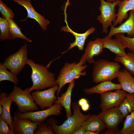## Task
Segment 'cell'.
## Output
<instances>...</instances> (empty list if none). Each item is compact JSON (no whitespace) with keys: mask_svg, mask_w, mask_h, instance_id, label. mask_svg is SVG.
Here are the masks:
<instances>
[{"mask_svg":"<svg viewBox=\"0 0 134 134\" xmlns=\"http://www.w3.org/2000/svg\"><path fill=\"white\" fill-rule=\"evenodd\" d=\"M86 62L80 60L78 63L75 62L72 63L67 62L65 63L56 79V83L59 86L57 92V96H59L62 89L66 84L87 75L86 72H83L87 67V65H84Z\"/></svg>","mask_w":134,"mask_h":134,"instance_id":"obj_3","label":"cell"},{"mask_svg":"<svg viewBox=\"0 0 134 134\" xmlns=\"http://www.w3.org/2000/svg\"><path fill=\"white\" fill-rule=\"evenodd\" d=\"M132 134H134V131H133L132 132Z\"/></svg>","mask_w":134,"mask_h":134,"instance_id":"obj_40","label":"cell"},{"mask_svg":"<svg viewBox=\"0 0 134 134\" xmlns=\"http://www.w3.org/2000/svg\"><path fill=\"white\" fill-rule=\"evenodd\" d=\"M110 32L106 36L110 38L119 33L127 34L128 37H134V10L130 11L128 18L124 23L117 27L112 25Z\"/></svg>","mask_w":134,"mask_h":134,"instance_id":"obj_15","label":"cell"},{"mask_svg":"<svg viewBox=\"0 0 134 134\" xmlns=\"http://www.w3.org/2000/svg\"><path fill=\"white\" fill-rule=\"evenodd\" d=\"M27 45L25 44L16 52L6 58L3 63L7 68L17 76L27 64Z\"/></svg>","mask_w":134,"mask_h":134,"instance_id":"obj_6","label":"cell"},{"mask_svg":"<svg viewBox=\"0 0 134 134\" xmlns=\"http://www.w3.org/2000/svg\"><path fill=\"white\" fill-rule=\"evenodd\" d=\"M65 21L66 23L67 26L63 27L62 28L61 31H64L65 32H69L71 33L74 36L75 40L73 42L69 44L70 45L67 50L62 53V54H63L65 53L75 47H77L79 50H83L86 39L89 35L93 33L95 31V28L94 27H91L85 33L82 34H79L75 32L72 31L69 27L67 21L66 15H65Z\"/></svg>","mask_w":134,"mask_h":134,"instance_id":"obj_14","label":"cell"},{"mask_svg":"<svg viewBox=\"0 0 134 134\" xmlns=\"http://www.w3.org/2000/svg\"><path fill=\"white\" fill-rule=\"evenodd\" d=\"M27 64L32 69L31 78L33 84L28 88L31 92L51 87L57 84L54 74L49 70L47 66L36 63L31 59L28 60Z\"/></svg>","mask_w":134,"mask_h":134,"instance_id":"obj_1","label":"cell"},{"mask_svg":"<svg viewBox=\"0 0 134 134\" xmlns=\"http://www.w3.org/2000/svg\"><path fill=\"white\" fill-rule=\"evenodd\" d=\"M73 114L60 125H57L53 118H50L47 122L52 126L55 134H72L74 131L81 126L82 123L91 115H85L81 111L80 107L78 103H72Z\"/></svg>","mask_w":134,"mask_h":134,"instance_id":"obj_2","label":"cell"},{"mask_svg":"<svg viewBox=\"0 0 134 134\" xmlns=\"http://www.w3.org/2000/svg\"><path fill=\"white\" fill-rule=\"evenodd\" d=\"M58 89V86L57 84L45 90L34 91L32 95L36 104L43 109L50 108L53 105L57 99L55 94Z\"/></svg>","mask_w":134,"mask_h":134,"instance_id":"obj_10","label":"cell"},{"mask_svg":"<svg viewBox=\"0 0 134 134\" xmlns=\"http://www.w3.org/2000/svg\"><path fill=\"white\" fill-rule=\"evenodd\" d=\"M107 129L106 134H116L118 127L124 117L118 107H114L102 111L97 115Z\"/></svg>","mask_w":134,"mask_h":134,"instance_id":"obj_8","label":"cell"},{"mask_svg":"<svg viewBox=\"0 0 134 134\" xmlns=\"http://www.w3.org/2000/svg\"><path fill=\"white\" fill-rule=\"evenodd\" d=\"M75 85V80L71 82L66 92L58 97L54 103L60 104L65 109L67 118L72 115L71 110V96L72 91Z\"/></svg>","mask_w":134,"mask_h":134,"instance_id":"obj_17","label":"cell"},{"mask_svg":"<svg viewBox=\"0 0 134 134\" xmlns=\"http://www.w3.org/2000/svg\"><path fill=\"white\" fill-rule=\"evenodd\" d=\"M101 40L104 48L108 49L116 56H123L127 55L125 51L126 48L117 38L112 39L106 36Z\"/></svg>","mask_w":134,"mask_h":134,"instance_id":"obj_22","label":"cell"},{"mask_svg":"<svg viewBox=\"0 0 134 134\" xmlns=\"http://www.w3.org/2000/svg\"><path fill=\"white\" fill-rule=\"evenodd\" d=\"M98 133L91 131H86L85 134H99Z\"/></svg>","mask_w":134,"mask_h":134,"instance_id":"obj_37","label":"cell"},{"mask_svg":"<svg viewBox=\"0 0 134 134\" xmlns=\"http://www.w3.org/2000/svg\"><path fill=\"white\" fill-rule=\"evenodd\" d=\"M118 107L124 118L134 111V94L128 93Z\"/></svg>","mask_w":134,"mask_h":134,"instance_id":"obj_24","label":"cell"},{"mask_svg":"<svg viewBox=\"0 0 134 134\" xmlns=\"http://www.w3.org/2000/svg\"><path fill=\"white\" fill-rule=\"evenodd\" d=\"M7 68L0 63V82L5 80L9 81L16 85L19 82L17 75L10 71H8Z\"/></svg>","mask_w":134,"mask_h":134,"instance_id":"obj_27","label":"cell"},{"mask_svg":"<svg viewBox=\"0 0 134 134\" xmlns=\"http://www.w3.org/2000/svg\"></svg>","mask_w":134,"mask_h":134,"instance_id":"obj_41","label":"cell"},{"mask_svg":"<svg viewBox=\"0 0 134 134\" xmlns=\"http://www.w3.org/2000/svg\"><path fill=\"white\" fill-rule=\"evenodd\" d=\"M87 103H88V102L87 99L84 98H82L79 100L78 103L81 107L82 105Z\"/></svg>","mask_w":134,"mask_h":134,"instance_id":"obj_35","label":"cell"},{"mask_svg":"<svg viewBox=\"0 0 134 134\" xmlns=\"http://www.w3.org/2000/svg\"><path fill=\"white\" fill-rule=\"evenodd\" d=\"M117 5L119 8L116 18L113 23V25L114 27L121 24L124 20L127 18L129 11L134 10V0H121Z\"/></svg>","mask_w":134,"mask_h":134,"instance_id":"obj_18","label":"cell"},{"mask_svg":"<svg viewBox=\"0 0 134 134\" xmlns=\"http://www.w3.org/2000/svg\"><path fill=\"white\" fill-rule=\"evenodd\" d=\"M115 60L122 63L124 66L125 69L131 74L134 76V53L129 52L127 55L123 56H116Z\"/></svg>","mask_w":134,"mask_h":134,"instance_id":"obj_25","label":"cell"},{"mask_svg":"<svg viewBox=\"0 0 134 134\" xmlns=\"http://www.w3.org/2000/svg\"><path fill=\"white\" fill-rule=\"evenodd\" d=\"M114 36L124 47L134 53V37L125 36L122 33L117 34Z\"/></svg>","mask_w":134,"mask_h":134,"instance_id":"obj_30","label":"cell"},{"mask_svg":"<svg viewBox=\"0 0 134 134\" xmlns=\"http://www.w3.org/2000/svg\"><path fill=\"white\" fill-rule=\"evenodd\" d=\"M0 11L3 17L7 20L14 17V13L2 0H0Z\"/></svg>","mask_w":134,"mask_h":134,"instance_id":"obj_32","label":"cell"},{"mask_svg":"<svg viewBox=\"0 0 134 134\" xmlns=\"http://www.w3.org/2000/svg\"><path fill=\"white\" fill-rule=\"evenodd\" d=\"M121 89L130 94H134V78L126 69L119 71L117 77Z\"/></svg>","mask_w":134,"mask_h":134,"instance_id":"obj_20","label":"cell"},{"mask_svg":"<svg viewBox=\"0 0 134 134\" xmlns=\"http://www.w3.org/2000/svg\"><path fill=\"white\" fill-rule=\"evenodd\" d=\"M13 119L12 130L15 134H34L39 123L33 122L28 118L14 116Z\"/></svg>","mask_w":134,"mask_h":134,"instance_id":"obj_12","label":"cell"},{"mask_svg":"<svg viewBox=\"0 0 134 134\" xmlns=\"http://www.w3.org/2000/svg\"><path fill=\"white\" fill-rule=\"evenodd\" d=\"M86 131L85 128L81 126L75 130L72 134H85Z\"/></svg>","mask_w":134,"mask_h":134,"instance_id":"obj_34","label":"cell"},{"mask_svg":"<svg viewBox=\"0 0 134 134\" xmlns=\"http://www.w3.org/2000/svg\"><path fill=\"white\" fill-rule=\"evenodd\" d=\"M123 90L118 89L105 92L100 95V107L102 111L118 107L128 94Z\"/></svg>","mask_w":134,"mask_h":134,"instance_id":"obj_11","label":"cell"},{"mask_svg":"<svg viewBox=\"0 0 134 134\" xmlns=\"http://www.w3.org/2000/svg\"><path fill=\"white\" fill-rule=\"evenodd\" d=\"M31 92L28 90V88L23 90L15 85L12 91L9 94L20 112L24 113L38 110V107Z\"/></svg>","mask_w":134,"mask_h":134,"instance_id":"obj_5","label":"cell"},{"mask_svg":"<svg viewBox=\"0 0 134 134\" xmlns=\"http://www.w3.org/2000/svg\"><path fill=\"white\" fill-rule=\"evenodd\" d=\"M62 106L60 104L54 103L52 106L41 111H34L24 113L15 111L14 116L19 118H28L35 123L44 122L48 117L52 115L59 116L61 113Z\"/></svg>","mask_w":134,"mask_h":134,"instance_id":"obj_9","label":"cell"},{"mask_svg":"<svg viewBox=\"0 0 134 134\" xmlns=\"http://www.w3.org/2000/svg\"><path fill=\"white\" fill-rule=\"evenodd\" d=\"M94 64L92 76L95 83L111 81L117 78L121 67L118 62L100 59L96 61Z\"/></svg>","mask_w":134,"mask_h":134,"instance_id":"obj_4","label":"cell"},{"mask_svg":"<svg viewBox=\"0 0 134 134\" xmlns=\"http://www.w3.org/2000/svg\"><path fill=\"white\" fill-rule=\"evenodd\" d=\"M53 128L51 125L48 126L47 123L44 122L40 123L38 125L36 130L35 131V134H54Z\"/></svg>","mask_w":134,"mask_h":134,"instance_id":"obj_31","label":"cell"},{"mask_svg":"<svg viewBox=\"0 0 134 134\" xmlns=\"http://www.w3.org/2000/svg\"><path fill=\"white\" fill-rule=\"evenodd\" d=\"M0 39L1 41L12 39L8 21L3 17H0Z\"/></svg>","mask_w":134,"mask_h":134,"instance_id":"obj_29","label":"cell"},{"mask_svg":"<svg viewBox=\"0 0 134 134\" xmlns=\"http://www.w3.org/2000/svg\"><path fill=\"white\" fill-rule=\"evenodd\" d=\"M81 126L84 127L86 131H94L99 134L106 128L103 123L95 114L91 115Z\"/></svg>","mask_w":134,"mask_h":134,"instance_id":"obj_23","label":"cell"},{"mask_svg":"<svg viewBox=\"0 0 134 134\" xmlns=\"http://www.w3.org/2000/svg\"><path fill=\"white\" fill-rule=\"evenodd\" d=\"M2 113V108L1 105L0 104V115H1Z\"/></svg>","mask_w":134,"mask_h":134,"instance_id":"obj_39","label":"cell"},{"mask_svg":"<svg viewBox=\"0 0 134 134\" xmlns=\"http://www.w3.org/2000/svg\"><path fill=\"white\" fill-rule=\"evenodd\" d=\"M81 107L83 111H86L89 109L90 105L88 103H87L82 105Z\"/></svg>","mask_w":134,"mask_h":134,"instance_id":"obj_36","label":"cell"},{"mask_svg":"<svg viewBox=\"0 0 134 134\" xmlns=\"http://www.w3.org/2000/svg\"><path fill=\"white\" fill-rule=\"evenodd\" d=\"M6 121L0 116V134H14Z\"/></svg>","mask_w":134,"mask_h":134,"instance_id":"obj_33","label":"cell"},{"mask_svg":"<svg viewBox=\"0 0 134 134\" xmlns=\"http://www.w3.org/2000/svg\"><path fill=\"white\" fill-rule=\"evenodd\" d=\"M100 5L99 7L100 14L97 18V20L102 26V33L106 34L108 32V28L111 26L116 18L115 7L121 0L110 2L104 0H100Z\"/></svg>","mask_w":134,"mask_h":134,"instance_id":"obj_7","label":"cell"},{"mask_svg":"<svg viewBox=\"0 0 134 134\" xmlns=\"http://www.w3.org/2000/svg\"><path fill=\"white\" fill-rule=\"evenodd\" d=\"M13 102L9 94L1 92L0 95V104L2 108V113L0 115L6 121L10 128L12 130L13 120L10 114V108Z\"/></svg>","mask_w":134,"mask_h":134,"instance_id":"obj_19","label":"cell"},{"mask_svg":"<svg viewBox=\"0 0 134 134\" xmlns=\"http://www.w3.org/2000/svg\"><path fill=\"white\" fill-rule=\"evenodd\" d=\"M123 127L121 130L118 132L117 134H132L134 131V111L126 117Z\"/></svg>","mask_w":134,"mask_h":134,"instance_id":"obj_28","label":"cell"},{"mask_svg":"<svg viewBox=\"0 0 134 134\" xmlns=\"http://www.w3.org/2000/svg\"><path fill=\"white\" fill-rule=\"evenodd\" d=\"M8 21L9 29L12 36V39L14 40L17 38H19L31 42L32 40L28 38L21 32V29L18 26L13 19L7 20Z\"/></svg>","mask_w":134,"mask_h":134,"instance_id":"obj_26","label":"cell"},{"mask_svg":"<svg viewBox=\"0 0 134 134\" xmlns=\"http://www.w3.org/2000/svg\"><path fill=\"white\" fill-rule=\"evenodd\" d=\"M120 85L113 83L111 81L102 82L91 88L84 89L85 92L88 94L98 93L101 95L105 92L114 90L121 89Z\"/></svg>","mask_w":134,"mask_h":134,"instance_id":"obj_21","label":"cell"},{"mask_svg":"<svg viewBox=\"0 0 134 134\" xmlns=\"http://www.w3.org/2000/svg\"><path fill=\"white\" fill-rule=\"evenodd\" d=\"M24 7L27 12V18H30L36 20L42 30L45 31L47 29V26L50 22L44 17L37 12L33 7L30 0H12Z\"/></svg>","mask_w":134,"mask_h":134,"instance_id":"obj_16","label":"cell"},{"mask_svg":"<svg viewBox=\"0 0 134 134\" xmlns=\"http://www.w3.org/2000/svg\"><path fill=\"white\" fill-rule=\"evenodd\" d=\"M103 48L101 38H97L94 40H91L87 45L84 52L81 56L80 60L89 63L94 64L95 61L93 57L99 55L103 52Z\"/></svg>","mask_w":134,"mask_h":134,"instance_id":"obj_13","label":"cell"},{"mask_svg":"<svg viewBox=\"0 0 134 134\" xmlns=\"http://www.w3.org/2000/svg\"><path fill=\"white\" fill-rule=\"evenodd\" d=\"M121 0H106V1L110 2H114L116 1Z\"/></svg>","mask_w":134,"mask_h":134,"instance_id":"obj_38","label":"cell"}]
</instances>
